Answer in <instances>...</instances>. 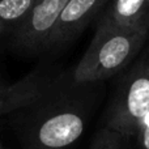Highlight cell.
Segmentation results:
<instances>
[{
    "instance_id": "obj_11",
    "label": "cell",
    "mask_w": 149,
    "mask_h": 149,
    "mask_svg": "<svg viewBox=\"0 0 149 149\" xmlns=\"http://www.w3.org/2000/svg\"><path fill=\"white\" fill-rule=\"evenodd\" d=\"M7 29H8V26L5 25L4 22H1V21H0V37H1L3 34H4V31L7 30Z\"/></svg>"
},
{
    "instance_id": "obj_12",
    "label": "cell",
    "mask_w": 149,
    "mask_h": 149,
    "mask_svg": "<svg viewBox=\"0 0 149 149\" xmlns=\"http://www.w3.org/2000/svg\"><path fill=\"white\" fill-rule=\"evenodd\" d=\"M143 62L145 63V64L149 67V47H148V50H147V52H145V55H144V58H143Z\"/></svg>"
},
{
    "instance_id": "obj_13",
    "label": "cell",
    "mask_w": 149,
    "mask_h": 149,
    "mask_svg": "<svg viewBox=\"0 0 149 149\" xmlns=\"http://www.w3.org/2000/svg\"><path fill=\"white\" fill-rule=\"evenodd\" d=\"M0 149H5L4 147H3V144H1V141H0Z\"/></svg>"
},
{
    "instance_id": "obj_3",
    "label": "cell",
    "mask_w": 149,
    "mask_h": 149,
    "mask_svg": "<svg viewBox=\"0 0 149 149\" xmlns=\"http://www.w3.org/2000/svg\"><path fill=\"white\" fill-rule=\"evenodd\" d=\"M85 128V116L80 109H55L37 126V149H68L80 139Z\"/></svg>"
},
{
    "instance_id": "obj_8",
    "label": "cell",
    "mask_w": 149,
    "mask_h": 149,
    "mask_svg": "<svg viewBox=\"0 0 149 149\" xmlns=\"http://www.w3.org/2000/svg\"><path fill=\"white\" fill-rule=\"evenodd\" d=\"M37 0H0V21L5 25L16 26L33 9Z\"/></svg>"
},
{
    "instance_id": "obj_2",
    "label": "cell",
    "mask_w": 149,
    "mask_h": 149,
    "mask_svg": "<svg viewBox=\"0 0 149 149\" xmlns=\"http://www.w3.org/2000/svg\"><path fill=\"white\" fill-rule=\"evenodd\" d=\"M149 110V67L140 60L120 80L106 115V126L126 139L136 135L137 124Z\"/></svg>"
},
{
    "instance_id": "obj_10",
    "label": "cell",
    "mask_w": 149,
    "mask_h": 149,
    "mask_svg": "<svg viewBox=\"0 0 149 149\" xmlns=\"http://www.w3.org/2000/svg\"><path fill=\"white\" fill-rule=\"evenodd\" d=\"M135 137L137 140L139 149H149V110L140 119Z\"/></svg>"
},
{
    "instance_id": "obj_7",
    "label": "cell",
    "mask_w": 149,
    "mask_h": 149,
    "mask_svg": "<svg viewBox=\"0 0 149 149\" xmlns=\"http://www.w3.org/2000/svg\"><path fill=\"white\" fill-rule=\"evenodd\" d=\"M98 24L126 30H149V0H110Z\"/></svg>"
},
{
    "instance_id": "obj_1",
    "label": "cell",
    "mask_w": 149,
    "mask_h": 149,
    "mask_svg": "<svg viewBox=\"0 0 149 149\" xmlns=\"http://www.w3.org/2000/svg\"><path fill=\"white\" fill-rule=\"evenodd\" d=\"M149 30H126L97 25L85 54L72 73L74 84H89L114 76L126 68L139 54Z\"/></svg>"
},
{
    "instance_id": "obj_5",
    "label": "cell",
    "mask_w": 149,
    "mask_h": 149,
    "mask_svg": "<svg viewBox=\"0 0 149 149\" xmlns=\"http://www.w3.org/2000/svg\"><path fill=\"white\" fill-rule=\"evenodd\" d=\"M110 0H70L55 24L46 49L62 47L73 41Z\"/></svg>"
},
{
    "instance_id": "obj_4",
    "label": "cell",
    "mask_w": 149,
    "mask_h": 149,
    "mask_svg": "<svg viewBox=\"0 0 149 149\" xmlns=\"http://www.w3.org/2000/svg\"><path fill=\"white\" fill-rule=\"evenodd\" d=\"M70 0H37L33 9L15 28V42L28 51L47 47L60 13Z\"/></svg>"
},
{
    "instance_id": "obj_6",
    "label": "cell",
    "mask_w": 149,
    "mask_h": 149,
    "mask_svg": "<svg viewBox=\"0 0 149 149\" xmlns=\"http://www.w3.org/2000/svg\"><path fill=\"white\" fill-rule=\"evenodd\" d=\"M49 89V76L36 70L17 82L3 86L0 92V115L36 103Z\"/></svg>"
},
{
    "instance_id": "obj_9",
    "label": "cell",
    "mask_w": 149,
    "mask_h": 149,
    "mask_svg": "<svg viewBox=\"0 0 149 149\" xmlns=\"http://www.w3.org/2000/svg\"><path fill=\"white\" fill-rule=\"evenodd\" d=\"M126 137L110 127H103L94 135L89 149H122Z\"/></svg>"
},
{
    "instance_id": "obj_14",
    "label": "cell",
    "mask_w": 149,
    "mask_h": 149,
    "mask_svg": "<svg viewBox=\"0 0 149 149\" xmlns=\"http://www.w3.org/2000/svg\"><path fill=\"white\" fill-rule=\"evenodd\" d=\"M1 89H3V85H1V84H0V92H1Z\"/></svg>"
}]
</instances>
